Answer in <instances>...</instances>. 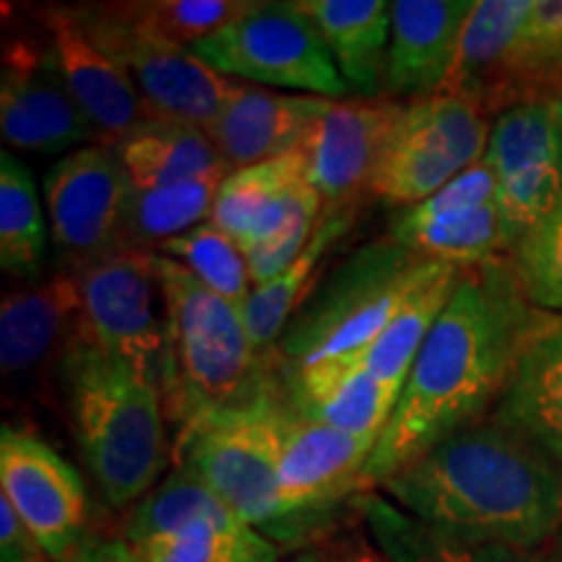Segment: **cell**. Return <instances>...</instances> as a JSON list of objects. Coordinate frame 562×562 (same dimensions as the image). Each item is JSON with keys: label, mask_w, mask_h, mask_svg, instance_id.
Listing matches in <instances>:
<instances>
[{"label": "cell", "mask_w": 562, "mask_h": 562, "mask_svg": "<svg viewBox=\"0 0 562 562\" xmlns=\"http://www.w3.org/2000/svg\"><path fill=\"white\" fill-rule=\"evenodd\" d=\"M552 323L526 297L513 263L492 258L461 269L364 467L362 490L383 484L435 442L480 419L492 398H501L526 344Z\"/></svg>", "instance_id": "6da1fadb"}, {"label": "cell", "mask_w": 562, "mask_h": 562, "mask_svg": "<svg viewBox=\"0 0 562 562\" xmlns=\"http://www.w3.org/2000/svg\"><path fill=\"white\" fill-rule=\"evenodd\" d=\"M381 487L451 542L537 550L562 531V469L497 419L451 432Z\"/></svg>", "instance_id": "7a4b0ae2"}, {"label": "cell", "mask_w": 562, "mask_h": 562, "mask_svg": "<svg viewBox=\"0 0 562 562\" xmlns=\"http://www.w3.org/2000/svg\"><path fill=\"white\" fill-rule=\"evenodd\" d=\"M74 432L102 497L112 508L144 501L167 463L165 398L159 389L76 339L60 364Z\"/></svg>", "instance_id": "3957f363"}, {"label": "cell", "mask_w": 562, "mask_h": 562, "mask_svg": "<svg viewBox=\"0 0 562 562\" xmlns=\"http://www.w3.org/2000/svg\"><path fill=\"white\" fill-rule=\"evenodd\" d=\"M170 315V391L165 409L178 438L199 422L248 402L277 375V362L252 347L243 311L157 252Z\"/></svg>", "instance_id": "277c9868"}, {"label": "cell", "mask_w": 562, "mask_h": 562, "mask_svg": "<svg viewBox=\"0 0 562 562\" xmlns=\"http://www.w3.org/2000/svg\"><path fill=\"white\" fill-rule=\"evenodd\" d=\"M448 266L453 263L419 256L391 235L362 245L315 286L281 334L273 362L297 370L360 355Z\"/></svg>", "instance_id": "5b68a950"}, {"label": "cell", "mask_w": 562, "mask_h": 562, "mask_svg": "<svg viewBox=\"0 0 562 562\" xmlns=\"http://www.w3.org/2000/svg\"><path fill=\"white\" fill-rule=\"evenodd\" d=\"M286 419L290 402L277 370L248 402L211 414L178 438V463L271 542L279 526L277 476Z\"/></svg>", "instance_id": "8992f818"}, {"label": "cell", "mask_w": 562, "mask_h": 562, "mask_svg": "<svg viewBox=\"0 0 562 562\" xmlns=\"http://www.w3.org/2000/svg\"><path fill=\"white\" fill-rule=\"evenodd\" d=\"M79 277V339L146 378L161 398L170 391V315L157 250L123 248Z\"/></svg>", "instance_id": "52a82bcc"}, {"label": "cell", "mask_w": 562, "mask_h": 562, "mask_svg": "<svg viewBox=\"0 0 562 562\" xmlns=\"http://www.w3.org/2000/svg\"><path fill=\"white\" fill-rule=\"evenodd\" d=\"M191 50L211 70L235 81L263 83L339 102L351 94L318 26L300 3H252L222 32Z\"/></svg>", "instance_id": "ba28073f"}, {"label": "cell", "mask_w": 562, "mask_h": 562, "mask_svg": "<svg viewBox=\"0 0 562 562\" xmlns=\"http://www.w3.org/2000/svg\"><path fill=\"white\" fill-rule=\"evenodd\" d=\"M70 11L83 32L128 70L144 102L146 121L206 128L240 87L235 79L211 70L191 47L125 19L115 3L76 5Z\"/></svg>", "instance_id": "9c48e42d"}, {"label": "cell", "mask_w": 562, "mask_h": 562, "mask_svg": "<svg viewBox=\"0 0 562 562\" xmlns=\"http://www.w3.org/2000/svg\"><path fill=\"white\" fill-rule=\"evenodd\" d=\"M45 206L58 271L81 273L125 248L133 182L112 146H83L45 175Z\"/></svg>", "instance_id": "30bf717a"}, {"label": "cell", "mask_w": 562, "mask_h": 562, "mask_svg": "<svg viewBox=\"0 0 562 562\" xmlns=\"http://www.w3.org/2000/svg\"><path fill=\"white\" fill-rule=\"evenodd\" d=\"M484 161L497 178L495 203L513 250L562 201V97L503 110Z\"/></svg>", "instance_id": "8fae6325"}, {"label": "cell", "mask_w": 562, "mask_h": 562, "mask_svg": "<svg viewBox=\"0 0 562 562\" xmlns=\"http://www.w3.org/2000/svg\"><path fill=\"white\" fill-rule=\"evenodd\" d=\"M0 490L32 537L55 562L87 542L89 497L79 472L37 435L3 427Z\"/></svg>", "instance_id": "7c38bea8"}, {"label": "cell", "mask_w": 562, "mask_h": 562, "mask_svg": "<svg viewBox=\"0 0 562 562\" xmlns=\"http://www.w3.org/2000/svg\"><path fill=\"white\" fill-rule=\"evenodd\" d=\"M375 446L378 440L305 419L290 406L277 476L279 526L273 542L300 537L313 516H326L349 492L362 490Z\"/></svg>", "instance_id": "4fadbf2b"}, {"label": "cell", "mask_w": 562, "mask_h": 562, "mask_svg": "<svg viewBox=\"0 0 562 562\" xmlns=\"http://www.w3.org/2000/svg\"><path fill=\"white\" fill-rule=\"evenodd\" d=\"M0 131L11 149L40 154H63L94 138L50 45H40L30 37L5 42Z\"/></svg>", "instance_id": "5bb4252c"}, {"label": "cell", "mask_w": 562, "mask_h": 562, "mask_svg": "<svg viewBox=\"0 0 562 562\" xmlns=\"http://www.w3.org/2000/svg\"><path fill=\"white\" fill-rule=\"evenodd\" d=\"M404 102L339 100L302 138L307 180L321 193L323 209H344L360 203L368 191L370 175L389 140L393 123L402 115Z\"/></svg>", "instance_id": "9a60e30c"}, {"label": "cell", "mask_w": 562, "mask_h": 562, "mask_svg": "<svg viewBox=\"0 0 562 562\" xmlns=\"http://www.w3.org/2000/svg\"><path fill=\"white\" fill-rule=\"evenodd\" d=\"M45 19L50 50L70 94L87 117L100 146H112L146 123V110L136 83L121 63L83 32L70 9H47Z\"/></svg>", "instance_id": "2e32d148"}, {"label": "cell", "mask_w": 562, "mask_h": 562, "mask_svg": "<svg viewBox=\"0 0 562 562\" xmlns=\"http://www.w3.org/2000/svg\"><path fill=\"white\" fill-rule=\"evenodd\" d=\"M81 331L79 277L55 271L42 284L3 294L0 305V370L5 383L40 381L53 362L63 364Z\"/></svg>", "instance_id": "e0dca14e"}, {"label": "cell", "mask_w": 562, "mask_h": 562, "mask_svg": "<svg viewBox=\"0 0 562 562\" xmlns=\"http://www.w3.org/2000/svg\"><path fill=\"white\" fill-rule=\"evenodd\" d=\"M472 11L474 0H396L383 97L414 102L440 94Z\"/></svg>", "instance_id": "ac0fdd59"}, {"label": "cell", "mask_w": 562, "mask_h": 562, "mask_svg": "<svg viewBox=\"0 0 562 562\" xmlns=\"http://www.w3.org/2000/svg\"><path fill=\"white\" fill-rule=\"evenodd\" d=\"M334 100L311 94H277V91L240 83L206 136L229 170L263 165L297 151L305 133L331 108Z\"/></svg>", "instance_id": "d6986e66"}, {"label": "cell", "mask_w": 562, "mask_h": 562, "mask_svg": "<svg viewBox=\"0 0 562 562\" xmlns=\"http://www.w3.org/2000/svg\"><path fill=\"white\" fill-rule=\"evenodd\" d=\"M286 402L300 417L321 422L357 438L381 440L402 389L375 378L357 355L311 364L279 368Z\"/></svg>", "instance_id": "ffe728a7"}, {"label": "cell", "mask_w": 562, "mask_h": 562, "mask_svg": "<svg viewBox=\"0 0 562 562\" xmlns=\"http://www.w3.org/2000/svg\"><path fill=\"white\" fill-rule=\"evenodd\" d=\"M531 11L533 0H474L440 94L461 97L484 112L508 110L513 53Z\"/></svg>", "instance_id": "44dd1931"}, {"label": "cell", "mask_w": 562, "mask_h": 562, "mask_svg": "<svg viewBox=\"0 0 562 562\" xmlns=\"http://www.w3.org/2000/svg\"><path fill=\"white\" fill-rule=\"evenodd\" d=\"M495 419L562 469V323L526 344L497 398Z\"/></svg>", "instance_id": "7402d4cb"}, {"label": "cell", "mask_w": 562, "mask_h": 562, "mask_svg": "<svg viewBox=\"0 0 562 562\" xmlns=\"http://www.w3.org/2000/svg\"><path fill=\"white\" fill-rule=\"evenodd\" d=\"M318 26L341 79L362 100H378L385 89L393 3L385 0H297Z\"/></svg>", "instance_id": "603a6c76"}, {"label": "cell", "mask_w": 562, "mask_h": 562, "mask_svg": "<svg viewBox=\"0 0 562 562\" xmlns=\"http://www.w3.org/2000/svg\"><path fill=\"white\" fill-rule=\"evenodd\" d=\"M357 206L360 203H351V206L344 209H323L318 227H315L305 250L279 277H273L261 286H252L248 302L243 305V321L252 347L261 355L273 357L281 334L286 331L290 321L318 286L315 279H318L328 252L355 227Z\"/></svg>", "instance_id": "cb8c5ba5"}, {"label": "cell", "mask_w": 562, "mask_h": 562, "mask_svg": "<svg viewBox=\"0 0 562 562\" xmlns=\"http://www.w3.org/2000/svg\"><path fill=\"white\" fill-rule=\"evenodd\" d=\"M133 188H161L229 170L206 131L188 123L146 121L115 146Z\"/></svg>", "instance_id": "d4e9b609"}, {"label": "cell", "mask_w": 562, "mask_h": 562, "mask_svg": "<svg viewBox=\"0 0 562 562\" xmlns=\"http://www.w3.org/2000/svg\"><path fill=\"white\" fill-rule=\"evenodd\" d=\"M232 170H216L161 188H133L125 209V248L151 250L211 220L216 195Z\"/></svg>", "instance_id": "484cf974"}, {"label": "cell", "mask_w": 562, "mask_h": 562, "mask_svg": "<svg viewBox=\"0 0 562 562\" xmlns=\"http://www.w3.org/2000/svg\"><path fill=\"white\" fill-rule=\"evenodd\" d=\"M47 227L32 172L0 154V269L11 279H37L45 266Z\"/></svg>", "instance_id": "4316f807"}, {"label": "cell", "mask_w": 562, "mask_h": 562, "mask_svg": "<svg viewBox=\"0 0 562 562\" xmlns=\"http://www.w3.org/2000/svg\"><path fill=\"white\" fill-rule=\"evenodd\" d=\"M459 277L461 266H448L440 277H435L425 290H419L406 302L402 313L385 326V331L368 349L357 355L372 375L391 385H398L404 391V383L409 378L422 344H425L427 334L432 331L442 307L451 300Z\"/></svg>", "instance_id": "83f0119b"}, {"label": "cell", "mask_w": 562, "mask_h": 562, "mask_svg": "<svg viewBox=\"0 0 562 562\" xmlns=\"http://www.w3.org/2000/svg\"><path fill=\"white\" fill-rule=\"evenodd\" d=\"M136 554L140 562H279L281 550L235 513H222L138 547Z\"/></svg>", "instance_id": "f1b7e54d"}, {"label": "cell", "mask_w": 562, "mask_h": 562, "mask_svg": "<svg viewBox=\"0 0 562 562\" xmlns=\"http://www.w3.org/2000/svg\"><path fill=\"white\" fill-rule=\"evenodd\" d=\"M364 510H368L372 531L381 539L383 552L393 562H558L526 547L451 542L425 529L414 518L391 510L375 497H370Z\"/></svg>", "instance_id": "f546056e"}, {"label": "cell", "mask_w": 562, "mask_h": 562, "mask_svg": "<svg viewBox=\"0 0 562 562\" xmlns=\"http://www.w3.org/2000/svg\"><path fill=\"white\" fill-rule=\"evenodd\" d=\"M302 178H307V172L300 149L286 154V157L263 161V165L232 170L222 182L209 222L227 232L232 240L243 248L252 229L258 227V222L263 220L266 211Z\"/></svg>", "instance_id": "4dcf8cb0"}, {"label": "cell", "mask_w": 562, "mask_h": 562, "mask_svg": "<svg viewBox=\"0 0 562 562\" xmlns=\"http://www.w3.org/2000/svg\"><path fill=\"white\" fill-rule=\"evenodd\" d=\"M232 513L220 497L195 476L191 469L178 467L154 487L144 501L136 503L128 524H125V542L133 550L159 542L170 533L186 529L188 524L201 518Z\"/></svg>", "instance_id": "1f68e13d"}, {"label": "cell", "mask_w": 562, "mask_h": 562, "mask_svg": "<svg viewBox=\"0 0 562 562\" xmlns=\"http://www.w3.org/2000/svg\"><path fill=\"white\" fill-rule=\"evenodd\" d=\"M562 97V0H533L510 63L508 108Z\"/></svg>", "instance_id": "d6a6232c"}, {"label": "cell", "mask_w": 562, "mask_h": 562, "mask_svg": "<svg viewBox=\"0 0 562 562\" xmlns=\"http://www.w3.org/2000/svg\"><path fill=\"white\" fill-rule=\"evenodd\" d=\"M391 237H396L406 248L417 250L419 256L461 266V269L492 261V258H497V252L508 250L497 203H490L474 214L446 224L412 227V224L391 222Z\"/></svg>", "instance_id": "836d02e7"}, {"label": "cell", "mask_w": 562, "mask_h": 562, "mask_svg": "<svg viewBox=\"0 0 562 562\" xmlns=\"http://www.w3.org/2000/svg\"><path fill=\"white\" fill-rule=\"evenodd\" d=\"M161 256L178 261L188 269L206 290L220 294L232 305L243 311L252 292L250 266L245 250L237 245L227 232L206 222L186 235L165 240L157 248Z\"/></svg>", "instance_id": "e575fe53"}, {"label": "cell", "mask_w": 562, "mask_h": 562, "mask_svg": "<svg viewBox=\"0 0 562 562\" xmlns=\"http://www.w3.org/2000/svg\"><path fill=\"white\" fill-rule=\"evenodd\" d=\"M250 5L245 0H131L115 3V9L161 37L193 47L245 16Z\"/></svg>", "instance_id": "d590c367"}, {"label": "cell", "mask_w": 562, "mask_h": 562, "mask_svg": "<svg viewBox=\"0 0 562 562\" xmlns=\"http://www.w3.org/2000/svg\"><path fill=\"white\" fill-rule=\"evenodd\" d=\"M513 269L533 307L562 313V201L513 248Z\"/></svg>", "instance_id": "8d00e7d4"}, {"label": "cell", "mask_w": 562, "mask_h": 562, "mask_svg": "<svg viewBox=\"0 0 562 562\" xmlns=\"http://www.w3.org/2000/svg\"><path fill=\"white\" fill-rule=\"evenodd\" d=\"M495 199L497 178L487 161L482 159L456 175L451 182H446V186L427 201L402 211L393 222L412 224V227H419V224H446L490 206V203H495Z\"/></svg>", "instance_id": "74e56055"}, {"label": "cell", "mask_w": 562, "mask_h": 562, "mask_svg": "<svg viewBox=\"0 0 562 562\" xmlns=\"http://www.w3.org/2000/svg\"><path fill=\"white\" fill-rule=\"evenodd\" d=\"M0 562H55L5 497H0Z\"/></svg>", "instance_id": "f35d334b"}, {"label": "cell", "mask_w": 562, "mask_h": 562, "mask_svg": "<svg viewBox=\"0 0 562 562\" xmlns=\"http://www.w3.org/2000/svg\"><path fill=\"white\" fill-rule=\"evenodd\" d=\"M68 562H140L136 550L125 539H87Z\"/></svg>", "instance_id": "ab89813d"}, {"label": "cell", "mask_w": 562, "mask_h": 562, "mask_svg": "<svg viewBox=\"0 0 562 562\" xmlns=\"http://www.w3.org/2000/svg\"><path fill=\"white\" fill-rule=\"evenodd\" d=\"M323 562H393L389 554L378 547H372L368 539L360 533H349V537L336 539L328 544Z\"/></svg>", "instance_id": "60d3db41"}, {"label": "cell", "mask_w": 562, "mask_h": 562, "mask_svg": "<svg viewBox=\"0 0 562 562\" xmlns=\"http://www.w3.org/2000/svg\"><path fill=\"white\" fill-rule=\"evenodd\" d=\"M281 562H323V558H321V554H315V552H297V554H292V558H286Z\"/></svg>", "instance_id": "b9f144b4"}]
</instances>
